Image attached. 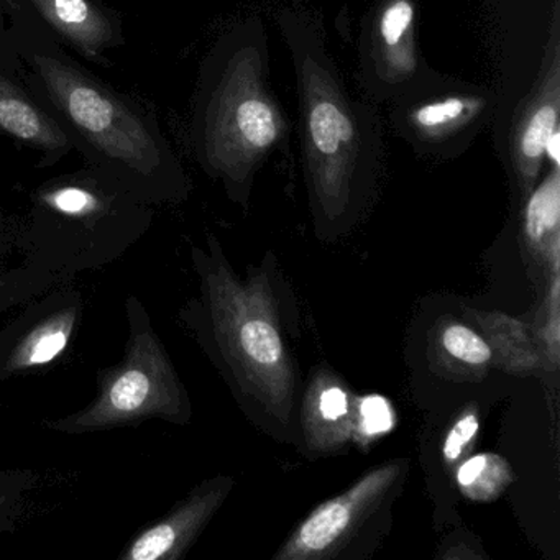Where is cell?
I'll return each mask as SVG.
<instances>
[{
    "label": "cell",
    "instance_id": "obj_4",
    "mask_svg": "<svg viewBox=\"0 0 560 560\" xmlns=\"http://www.w3.org/2000/svg\"><path fill=\"white\" fill-rule=\"evenodd\" d=\"M34 63L58 109L91 145L140 173L159 166L155 139L119 97L57 58L37 55Z\"/></svg>",
    "mask_w": 560,
    "mask_h": 560
},
{
    "label": "cell",
    "instance_id": "obj_21",
    "mask_svg": "<svg viewBox=\"0 0 560 560\" xmlns=\"http://www.w3.org/2000/svg\"><path fill=\"white\" fill-rule=\"evenodd\" d=\"M552 280H550L549 293H547V319L544 326L542 339L549 349L550 359L553 365L559 360V337H560V268H553Z\"/></svg>",
    "mask_w": 560,
    "mask_h": 560
},
{
    "label": "cell",
    "instance_id": "obj_7",
    "mask_svg": "<svg viewBox=\"0 0 560 560\" xmlns=\"http://www.w3.org/2000/svg\"><path fill=\"white\" fill-rule=\"evenodd\" d=\"M355 406L339 376L319 370L307 385L301 408L307 447L317 454H330L353 439Z\"/></svg>",
    "mask_w": 560,
    "mask_h": 560
},
{
    "label": "cell",
    "instance_id": "obj_19",
    "mask_svg": "<svg viewBox=\"0 0 560 560\" xmlns=\"http://www.w3.org/2000/svg\"><path fill=\"white\" fill-rule=\"evenodd\" d=\"M478 431H480V416H478L477 408L465 409L448 429L444 444H442V457H444L445 464H458L465 452L477 441Z\"/></svg>",
    "mask_w": 560,
    "mask_h": 560
},
{
    "label": "cell",
    "instance_id": "obj_12",
    "mask_svg": "<svg viewBox=\"0 0 560 560\" xmlns=\"http://www.w3.org/2000/svg\"><path fill=\"white\" fill-rule=\"evenodd\" d=\"M0 129L37 149L63 150L68 137L61 127L38 109L11 81L0 77Z\"/></svg>",
    "mask_w": 560,
    "mask_h": 560
},
{
    "label": "cell",
    "instance_id": "obj_20",
    "mask_svg": "<svg viewBox=\"0 0 560 560\" xmlns=\"http://www.w3.org/2000/svg\"><path fill=\"white\" fill-rule=\"evenodd\" d=\"M68 332L65 327H47L31 340V347L24 352L27 365H44L60 355L67 347Z\"/></svg>",
    "mask_w": 560,
    "mask_h": 560
},
{
    "label": "cell",
    "instance_id": "obj_13",
    "mask_svg": "<svg viewBox=\"0 0 560 560\" xmlns=\"http://www.w3.org/2000/svg\"><path fill=\"white\" fill-rule=\"evenodd\" d=\"M415 18L411 0H389L380 14V63L388 80H401L416 70Z\"/></svg>",
    "mask_w": 560,
    "mask_h": 560
},
{
    "label": "cell",
    "instance_id": "obj_3",
    "mask_svg": "<svg viewBox=\"0 0 560 560\" xmlns=\"http://www.w3.org/2000/svg\"><path fill=\"white\" fill-rule=\"evenodd\" d=\"M301 90L314 196L327 218H340L349 206L359 152L355 119L329 71L313 57L301 65Z\"/></svg>",
    "mask_w": 560,
    "mask_h": 560
},
{
    "label": "cell",
    "instance_id": "obj_9",
    "mask_svg": "<svg viewBox=\"0 0 560 560\" xmlns=\"http://www.w3.org/2000/svg\"><path fill=\"white\" fill-rule=\"evenodd\" d=\"M231 478L215 480L189 498L168 520L145 530L130 547L129 559L159 560L175 557L191 542L192 537L221 506L231 488Z\"/></svg>",
    "mask_w": 560,
    "mask_h": 560
},
{
    "label": "cell",
    "instance_id": "obj_8",
    "mask_svg": "<svg viewBox=\"0 0 560 560\" xmlns=\"http://www.w3.org/2000/svg\"><path fill=\"white\" fill-rule=\"evenodd\" d=\"M173 389V376L162 355L156 357L153 365H147L139 353H132V360L110 380L94 416L106 422L147 415L152 405L155 409L172 405Z\"/></svg>",
    "mask_w": 560,
    "mask_h": 560
},
{
    "label": "cell",
    "instance_id": "obj_18",
    "mask_svg": "<svg viewBox=\"0 0 560 560\" xmlns=\"http://www.w3.org/2000/svg\"><path fill=\"white\" fill-rule=\"evenodd\" d=\"M393 425H395V411L388 399L380 395H369L357 402L353 439L360 444H369L388 434Z\"/></svg>",
    "mask_w": 560,
    "mask_h": 560
},
{
    "label": "cell",
    "instance_id": "obj_22",
    "mask_svg": "<svg viewBox=\"0 0 560 560\" xmlns=\"http://www.w3.org/2000/svg\"><path fill=\"white\" fill-rule=\"evenodd\" d=\"M94 199L83 189L68 188L61 189L54 196L55 208L67 214H80L93 208Z\"/></svg>",
    "mask_w": 560,
    "mask_h": 560
},
{
    "label": "cell",
    "instance_id": "obj_6",
    "mask_svg": "<svg viewBox=\"0 0 560 560\" xmlns=\"http://www.w3.org/2000/svg\"><path fill=\"white\" fill-rule=\"evenodd\" d=\"M560 51L553 34L549 65L540 77L536 91L527 97L516 119L511 139V152L517 176L529 189L539 176L544 150L553 130L559 129Z\"/></svg>",
    "mask_w": 560,
    "mask_h": 560
},
{
    "label": "cell",
    "instance_id": "obj_1",
    "mask_svg": "<svg viewBox=\"0 0 560 560\" xmlns=\"http://www.w3.org/2000/svg\"><path fill=\"white\" fill-rule=\"evenodd\" d=\"M208 291L219 346L235 378L268 415L290 421L296 375L268 273L255 271L241 281L218 265L209 273Z\"/></svg>",
    "mask_w": 560,
    "mask_h": 560
},
{
    "label": "cell",
    "instance_id": "obj_15",
    "mask_svg": "<svg viewBox=\"0 0 560 560\" xmlns=\"http://www.w3.org/2000/svg\"><path fill=\"white\" fill-rule=\"evenodd\" d=\"M458 488L474 501H493L513 481L510 464L497 454H480L468 457L455 474Z\"/></svg>",
    "mask_w": 560,
    "mask_h": 560
},
{
    "label": "cell",
    "instance_id": "obj_2",
    "mask_svg": "<svg viewBox=\"0 0 560 560\" xmlns=\"http://www.w3.org/2000/svg\"><path fill=\"white\" fill-rule=\"evenodd\" d=\"M283 117L265 90L260 54L245 48L229 63L209 106L206 153L219 172L242 179L283 136Z\"/></svg>",
    "mask_w": 560,
    "mask_h": 560
},
{
    "label": "cell",
    "instance_id": "obj_23",
    "mask_svg": "<svg viewBox=\"0 0 560 560\" xmlns=\"http://www.w3.org/2000/svg\"><path fill=\"white\" fill-rule=\"evenodd\" d=\"M544 156L550 160L552 166H560V129H556L550 133L549 140L546 143V150H544Z\"/></svg>",
    "mask_w": 560,
    "mask_h": 560
},
{
    "label": "cell",
    "instance_id": "obj_16",
    "mask_svg": "<svg viewBox=\"0 0 560 560\" xmlns=\"http://www.w3.org/2000/svg\"><path fill=\"white\" fill-rule=\"evenodd\" d=\"M481 109L483 103L477 97H445L418 107L411 114V124L422 136L442 139L470 122Z\"/></svg>",
    "mask_w": 560,
    "mask_h": 560
},
{
    "label": "cell",
    "instance_id": "obj_14",
    "mask_svg": "<svg viewBox=\"0 0 560 560\" xmlns=\"http://www.w3.org/2000/svg\"><path fill=\"white\" fill-rule=\"evenodd\" d=\"M524 235L552 265H560V172L552 166L549 175L530 191L524 206Z\"/></svg>",
    "mask_w": 560,
    "mask_h": 560
},
{
    "label": "cell",
    "instance_id": "obj_10",
    "mask_svg": "<svg viewBox=\"0 0 560 560\" xmlns=\"http://www.w3.org/2000/svg\"><path fill=\"white\" fill-rule=\"evenodd\" d=\"M465 316L477 324L493 353L494 365L503 372L527 376L540 369L539 353L521 320L497 311L470 310Z\"/></svg>",
    "mask_w": 560,
    "mask_h": 560
},
{
    "label": "cell",
    "instance_id": "obj_5",
    "mask_svg": "<svg viewBox=\"0 0 560 560\" xmlns=\"http://www.w3.org/2000/svg\"><path fill=\"white\" fill-rule=\"evenodd\" d=\"M405 465L395 460L373 467L352 487L314 508L275 553V559L319 560L336 556L382 508L405 474Z\"/></svg>",
    "mask_w": 560,
    "mask_h": 560
},
{
    "label": "cell",
    "instance_id": "obj_17",
    "mask_svg": "<svg viewBox=\"0 0 560 560\" xmlns=\"http://www.w3.org/2000/svg\"><path fill=\"white\" fill-rule=\"evenodd\" d=\"M442 349L451 359L471 366V369H487L493 363V353L487 340L471 327L460 323H452L442 329L439 337Z\"/></svg>",
    "mask_w": 560,
    "mask_h": 560
},
{
    "label": "cell",
    "instance_id": "obj_11",
    "mask_svg": "<svg viewBox=\"0 0 560 560\" xmlns=\"http://www.w3.org/2000/svg\"><path fill=\"white\" fill-rule=\"evenodd\" d=\"M42 18L88 57L109 47L114 28L90 0H32Z\"/></svg>",
    "mask_w": 560,
    "mask_h": 560
}]
</instances>
